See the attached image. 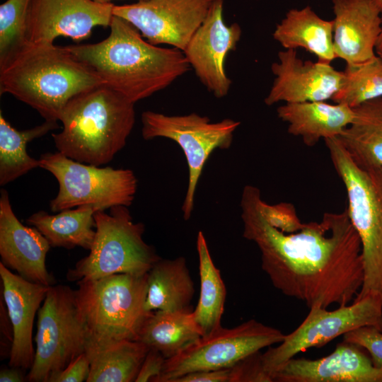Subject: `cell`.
Instances as JSON below:
<instances>
[{"instance_id":"obj_28","label":"cell","mask_w":382,"mask_h":382,"mask_svg":"<svg viewBox=\"0 0 382 382\" xmlns=\"http://www.w3.org/2000/svg\"><path fill=\"white\" fill-rule=\"evenodd\" d=\"M200 291L197 305L193 311L202 336L220 328L224 311L226 290L219 270L215 266L202 231L197 236Z\"/></svg>"},{"instance_id":"obj_11","label":"cell","mask_w":382,"mask_h":382,"mask_svg":"<svg viewBox=\"0 0 382 382\" xmlns=\"http://www.w3.org/2000/svg\"><path fill=\"white\" fill-rule=\"evenodd\" d=\"M285 334L250 319L232 328L221 326L166 359L162 372L152 382H173L195 371L229 368L267 347L280 343Z\"/></svg>"},{"instance_id":"obj_13","label":"cell","mask_w":382,"mask_h":382,"mask_svg":"<svg viewBox=\"0 0 382 382\" xmlns=\"http://www.w3.org/2000/svg\"><path fill=\"white\" fill-rule=\"evenodd\" d=\"M214 0H146L114 5L113 16L134 25L151 44L183 51L207 17Z\"/></svg>"},{"instance_id":"obj_14","label":"cell","mask_w":382,"mask_h":382,"mask_svg":"<svg viewBox=\"0 0 382 382\" xmlns=\"http://www.w3.org/2000/svg\"><path fill=\"white\" fill-rule=\"evenodd\" d=\"M224 1L214 0L204 21L193 34L183 52L201 83L216 98L226 96L232 81L225 62L241 37L238 23L227 25L223 16Z\"/></svg>"},{"instance_id":"obj_20","label":"cell","mask_w":382,"mask_h":382,"mask_svg":"<svg viewBox=\"0 0 382 382\" xmlns=\"http://www.w3.org/2000/svg\"><path fill=\"white\" fill-rule=\"evenodd\" d=\"M333 49L346 64L364 63L376 54L381 11L372 0H332Z\"/></svg>"},{"instance_id":"obj_25","label":"cell","mask_w":382,"mask_h":382,"mask_svg":"<svg viewBox=\"0 0 382 382\" xmlns=\"http://www.w3.org/2000/svg\"><path fill=\"white\" fill-rule=\"evenodd\" d=\"M201 337L192 308L156 310L146 320L139 340L168 359Z\"/></svg>"},{"instance_id":"obj_8","label":"cell","mask_w":382,"mask_h":382,"mask_svg":"<svg viewBox=\"0 0 382 382\" xmlns=\"http://www.w3.org/2000/svg\"><path fill=\"white\" fill-rule=\"evenodd\" d=\"M40 168L57 179L59 190L51 200L53 212L82 205L97 211L130 206L137 190V179L130 169L100 167L73 160L62 153L41 155Z\"/></svg>"},{"instance_id":"obj_40","label":"cell","mask_w":382,"mask_h":382,"mask_svg":"<svg viewBox=\"0 0 382 382\" xmlns=\"http://www.w3.org/2000/svg\"><path fill=\"white\" fill-rule=\"evenodd\" d=\"M378 8L382 11V0H372Z\"/></svg>"},{"instance_id":"obj_15","label":"cell","mask_w":382,"mask_h":382,"mask_svg":"<svg viewBox=\"0 0 382 382\" xmlns=\"http://www.w3.org/2000/svg\"><path fill=\"white\" fill-rule=\"evenodd\" d=\"M114 5L93 0H31L28 42L54 43L59 37L86 40L94 28L110 26Z\"/></svg>"},{"instance_id":"obj_33","label":"cell","mask_w":382,"mask_h":382,"mask_svg":"<svg viewBox=\"0 0 382 382\" xmlns=\"http://www.w3.org/2000/svg\"><path fill=\"white\" fill-rule=\"evenodd\" d=\"M343 341L366 349L374 365L382 369V331L374 326H363L343 335Z\"/></svg>"},{"instance_id":"obj_19","label":"cell","mask_w":382,"mask_h":382,"mask_svg":"<svg viewBox=\"0 0 382 382\" xmlns=\"http://www.w3.org/2000/svg\"><path fill=\"white\" fill-rule=\"evenodd\" d=\"M1 294L12 326L9 366L30 369L34 361L33 327L50 286L14 274L0 262Z\"/></svg>"},{"instance_id":"obj_35","label":"cell","mask_w":382,"mask_h":382,"mask_svg":"<svg viewBox=\"0 0 382 382\" xmlns=\"http://www.w3.org/2000/svg\"><path fill=\"white\" fill-rule=\"evenodd\" d=\"M90 372L89 359L85 353L70 362L64 369L52 374L47 382H82Z\"/></svg>"},{"instance_id":"obj_3","label":"cell","mask_w":382,"mask_h":382,"mask_svg":"<svg viewBox=\"0 0 382 382\" xmlns=\"http://www.w3.org/2000/svg\"><path fill=\"white\" fill-rule=\"evenodd\" d=\"M103 84L91 66L54 43L28 42L0 66V93L12 95L47 121H59L71 100Z\"/></svg>"},{"instance_id":"obj_21","label":"cell","mask_w":382,"mask_h":382,"mask_svg":"<svg viewBox=\"0 0 382 382\" xmlns=\"http://www.w3.org/2000/svg\"><path fill=\"white\" fill-rule=\"evenodd\" d=\"M278 117L288 124V132L313 146L323 139L340 137L353 120V108L325 101L286 103L277 109Z\"/></svg>"},{"instance_id":"obj_4","label":"cell","mask_w":382,"mask_h":382,"mask_svg":"<svg viewBox=\"0 0 382 382\" xmlns=\"http://www.w3.org/2000/svg\"><path fill=\"white\" fill-rule=\"evenodd\" d=\"M57 151L76 161L102 166L126 145L135 123L134 103L105 84L81 93L64 108Z\"/></svg>"},{"instance_id":"obj_2","label":"cell","mask_w":382,"mask_h":382,"mask_svg":"<svg viewBox=\"0 0 382 382\" xmlns=\"http://www.w3.org/2000/svg\"><path fill=\"white\" fill-rule=\"evenodd\" d=\"M109 27L102 41L66 47L132 103L166 88L191 68L183 51L151 44L124 18L113 16Z\"/></svg>"},{"instance_id":"obj_6","label":"cell","mask_w":382,"mask_h":382,"mask_svg":"<svg viewBox=\"0 0 382 382\" xmlns=\"http://www.w3.org/2000/svg\"><path fill=\"white\" fill-rule=\"evenodd\" d=\"M324 141L345 187L347 213L361 245L364 281L354 299L371 293L382 299V167L357 163L338 137Z\"/></svg>"},{"instance_id":"obj_22","label":"cell","mask_w":382,"mask_h":382,"mask_svg":"<svg viewBox=\"0 0 382 382\" xmlns=\"http://www.w3.org/2000/svg\"><path fill=\"white\" fill-rule=\"evenodd\" d=\"M272 35L285 50L303 48L316 56L318 62L330 63L337 58L332 21L321 18L308 6L290 9L276 25Z\"/></svg>"},{"instance_id":"obj_37","label":"cell","mask_w":382,"mask_h":382,"mask_svg":"<svg viewBox=\"0 0 382 382\" xmlns=\"http://www.w3.org/2000/svg\"><path fill=\"white\" fill-rule=\"evenodd\" d=\"M232 378L231 366L189 373L176 378L173 382H232Z\"/></svg>"},{"instance_id":"obj_9","label":"cell","mask_w":382,"mask_h":382,"mask_svg":"<svg viewBox=\"0 0 382 382\" xmlns=\"http://www.w3.org/2000/svg\"><path fill=\"white\" fill-rule=\"evenodd\" d=\"M35 357L26 380L47 382L86 352L88 335L79 311L75 290L50 286L37 312Z\"/></svg>"},{"instance_id":"obj_43","label":"cell","mask_w":382,"mask_h":382,"mask_svg":"<svg viewBox=\"0 0 382 382\" xmlns=\"http://www.w3.org/2000/svg\"><path fill=\"white\" fill-rule=\"evenodd\" d=\"M382 57V55H380Z\"/></svg>"},{"instance_id":"obj_23","label":"cell","mask_w":382,"mask_h":382,"mask_svg":"<svg viewBox=\"0 0 382 382\" xmlns=\"http://www.w3.org/2000/svg\"><path fill=\"white\" fill-rule=\"evenodd\" d=\"M194 282L186 259L160 258L148 272L146 308L149 311L190 309Z\"/></svg>"},{"instance_id":"obj_41","label":"cell","mask_w":382,"mask_h":382,"mask_svg":"<svg viewBox=\"0 0 382 382\" xmlns=\"http://www.w3.org/2000/svg\"><path fill=\"white\" fill-rule=\"evenodd\" d=\"M93 1L99 2V3L106 4V3H112L111 1L113 0H93ZM146 1V0H138V1Z\"/></svg>"},{"instance_id":"obj_16","label":"cell","mask_w":382,"mask_h":382,"mask_svg":"<svg viewBox=\"0 0 382 382\" xmlns=\"http://www.w3.org/2000/svg\"><path fill=\"white\" fill-rule=\"evenodd\" d=\"M271 70L274 79L264 100L267 105L332 99L343 79V71L330 63L303 61L294 49L279 52L278 62L272 64Z\"/></svg>"},{"instance_id":"obj_36","label":"cell","mask_w":382,"mask_h":382,"mask_svg":"<svg viewBox=\"0 0 382 382\" xmlns=\"http://www.w3.org/2000/svg\"><path fill=\"white\" fill-rule=\"evenodd\" d=\"M166 358L158 351L149 348L135 382L151 381L162 372Z\"/></svg>"},{"instance_id":"obj_5","label":"cell","mask_w":382,"mask_h":382,"mask_svg":"<svg viewBox=\"0 0 382 382\" xmlns=\"http://www.w3.org/2000/svg\"><path fill=\"white\" fill-rule=\"evenodd\" d=\"M147 278L148 272L121 273L76 282V299L88 335L87 347L139 340L154 312L145 306Z\"/></svg>"},{"instance_id":"obj_26","label":"cell","mask_w":382,"mask_h":382,"mask_svg":"<svg viewBox=\"0 0 382 382\" xmlns=\"http://www.w3.org/2000/svg\"><path fill=\"white\" fill-rule=\"evenodd\" d=\"M353 110L352 122L338 138L357 163L382 167V97Z\"/></svg>"},{"instance_id":"obj_38","label":"cell","mask_w":382,"mask_h":382,"mask_svg":"<svg viewBox=\"0 0 382 382\" xmlns=\"http://www.w3.org/2000/svg\"><path fill=\"white\" fill-rule=\"evenodd\" d=\"M26 381L22 369L10 366L2 369L0 371V382H23Z\"/></svg>"},{"instance_id":"obj_24","label":"cell","mask_w":382,"mask_h":382,"mask_svg":"<svg viewBox=\"0 0 382 382\" xmlns=\"http://www.w3.org/2000/svg\"><path fill=\"white\" fill-rule=\"evenodd\" d=\"M96 212L91 205L64 209L56 214L39 211L26 221L41 232L51 247H81L89 250L96 235Z\"/></svg>"},{"instance_id":"obj_42","label":"cell","mask_w":382,"mask_h":382,"mask_svg":"<svg viewBox=\"0 0 382 382\" xmlns=\"http://www.w3.org/2000/svg\"><path fill=\"white\" fill-rule=\"evenodd\" d=\"M380 330L382 331V326L381 327Z\"/></svg>"},{"instance_id":"obj_10","label":"cell","mask_w":382,"mask_h":382,"mask_svg":"<svg viewBox=\"0 0 382 382\" xmlns=\"http://www.w3.org/2000/svg\"><path fill=\"white\" fill-rule=\"evenodd\" d=\"M142 137L145 140L163 137L175 141L182 149L188 166V184L182 206L188 220L194 209L197 184L204 166L216 149H228L233 133L241 122L229 118L212 122L208 117L192 112L167 115L151 110L141 115Z\"/></svg>"},{"instance_id":"obj_29","label":"cell","mask_w":382,"mask_h":382,"mask_svg":"<svg viewBox=\"0 0 382 382\" xmlns=\"http://www.w3.org/2000/svg\"><path fill=\"white\" fill-rule=\"evenodd\" d=\"M58 128L57 122L47 121L35 127L18 130L0 112V185L3 186L40 167V160L27 153V144Z\"/></svg>"},{"instance_id":"obj_30","label":"cell","mask_w":382,"mask_h":382,"mask_svg":"<svg viewBox=\"0 0 382 382\" xmlns=\"http://www.w3.org/2000/svg\"><path fill=\"white\" fill-rule=\"evenodd\" d=\"M338 91L332 98L335 103L354 108L382 97V57L375 55L364 63L347 64Z\"/></svg>"},{"instance_id":"obj_1","label":"cell","mask_w":382,"mask_h":382,"mask_svg":"<svg viewBox=\"0 0 382 382\" xmlns=\"http://www.w3.org/2000/svg\"><path fill=\"white\" fill-rule=\"evenodd\" d=\"M260 190L245 185L241 199L243 236L261 253V267L284 295L328 308L349 304L364 281L359 237L347 209L326 212L320 221L305 223L285 233L272 226L260 210Z\"/></svg>"},{"instance_id":"obj_31","label":"cell","mask_w":382,"mask_h":382,"mask_svg":"<svg viewBox=\"0 0 382 382\" xmlns=\"http://www.w3.org/2000/svg\"><path fill=\"white\" fill-rule=\"evenodd\" d=\"M31 0H6L0 6V66L28 42V18Z\"/></svg>"},{"instance_id":"obj_27","label":"cell","mask_w":382,"mask_h":382,"mask_svg":"<svg viewBox=\"0 0 382 382\" xmlns=\"http://www.w3.org/2000/svg\"><path fill=\"white\" fill-rule=\"evenodd\" d=\"M149 347L139 340H122L104 347L88 346L87 382H132Z\"/></svg>"},{"instance_id":"obj_12","label":"cell","mask_w":382,"mask_h":382,"mask_svg":"<svg viewBox=\"0 0 382 382\" xmlns=\"http://www.w3.org/2000/svg\"><path fill=\"white\" fill-rule=\"evenodd\" d=\"M303 322L291 332L285 335L276 347L262 354L265 372L271 377L285 362L312 347H320L336 337L363 326H382V299L371 293L354 299L352 304L328 311L314 306Z\"/></svg>"},{"instance_id":"obj_18","label":"cell","mask_w":382,"mask_h":382,"mask_svg":"<svg viewBox=\"0 0 382 382\" xmlns=\"http://www.w3.org/2000/svg\"><path fill=\"white\" fill-rule=\"evenodd\" d=\"M51 245L35 227L23 225L14 214L8 192L0 197V256L1 262L23 278L45 286L54 284L45 260Z\"/></svg>"},{"instance_id":"obj_34","label":"cell","mask_w":382,"mask_h":382,"mask_svg":"<svg viewBox=\"0 0 382 382\" xmlns=\"http://www.w3.org/2000/svg\"><path fill=\"white\" fill-rule=\"evenodd\" d=\"M262 354L257 352L232 366V382H272L262 363Z\"/></svg>"},{"instance_id":"obj_17","label":"cell","mask_w":382,"mask_h":382,"mask_svg":"<svg viewBox=\"0 0 382 382\" xmlns=\"http://www.w3.org/2000/svg\"><path fill=\"white\" fill-rule=\"evenodd\" d=\"M273 382H382L376 367L359 346L343 341L317 359L291 358L272 376Z\"/></svg>"},{"instance_id":"obj_32","label":"cell","mask_w":382,"mask_h":382,"mask_svg":"<svg viewBox=\"0 0 382 382\" xmlns=\"http://www.w3.org/2000/svg\"><path fill=\"white\" fill-rule=\"evenodd\" d=\"M260 210L268 224L285 233L297 232L305 224L299 219L294 206L289 202L269 204L262 199Z\"/></svg>"},{"instance_id":"obj_39","label":"cell","mask_w":382,"mask_h":382,"mask_svg":"<svg viewBox=\"0 0 382 382\" xmlns=\"http://www.w3.org/2000/svg\"><path fill=\"white\" fill-rule=\"evenodd\" d=\"M381 30L380 35L378 36L375 50L378 54V55H382V11L381 14Z\"/></svg>"},{"instance_id":"obj_7","label":"cell","mask_w":382,"mask_h":382,"mask_svg":"<svg viewBox=\"0 0 382 382\" xmlns=\"http://www.w3.org/2000/svg\"><path fill=\"white\" fill-rule=\"evenodd\" d=\"M96 235L89 254L68 271L70 282L121 274H145L161 258L143 239L144 225L134 222L128 207L94 214Z\"/></svg>"}]
</instances>
